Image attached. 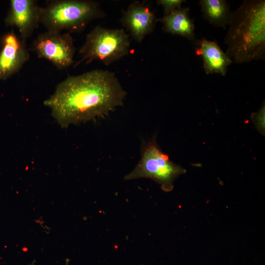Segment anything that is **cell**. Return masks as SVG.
I'll use <instances>...</instances> for the list:
<instances>
[{"instance_id":"6da1fadb","label":"cell","mask_w":265,"mask_h":265,"mask_svg":"<svg viewBox=\"0 0 265 265\" xmlns=\"http://www.w3.org/2000/svg\"><path fill=\"white\" fill-rule=\"evenodd\" d=\"M126 92L115 74L95 69L68 76L44 102L62 126L104 116L124 104Z\"/></svg>"},{"instance_id":"7a4b0ae2","label":"cell","mask_w":265,"mask_h":265,"mask_svg":"<svg viewBox=\"0 0 265 265\" xmlns=\"http://www.w3.org/2000/svg\"><path fill=\"white\" fill-rule=\"evenodd\" d=\"M229 25L224 43L231 60L237 63L265 60V0H244L232 12Z\"/></svg>"},{"instance_id":"3957f363","label":"cell","mask_w":265,"mask_h":265,"mask_svg":"<svg viewBox=\"0 0 265 265\" xmlns=\"http://www.w3.org/2000/svg\"><path fill=\"white\" fill-rule=\"evenodd\" d=\"M105 13L98 2L85 0H52L42 7L40 23L49 31H81Z\"/></svg>"},{"instance_id":"277c9868","label":"cell","mask_w":265,"mask_h":265,"mask_svg":"<svg viewBox=\"0 0 265 265\" xmlns=\"http://www.w3.org/2000/svg\"><path fill=\"white\" fill-rule=\"evenodd\" d=\"M129 35L123 28H106L96 26L86 35L79 53L81 58L75 64H89L93 61L109 65L129 53Z\"/></svg>"},{"instance_id":"5b68a950","label":"cell","mask_w":265,"mask_h":265,"mask_svg":"<svg viewBox=\"0 0 265 265\" xmlns=\"http://www.w3.org/2000/svg\"><path fill=\"white\" fill-rule=\"evenodd\" d=\"M186 172L185 169L172 161L168 155L161 151L155 136L143 144L140 160L124 179L149 178L159 184L163 191L169 192L174 188L175 180Z\"/></svg>"},{"instance_id":"8992f818","label":"cell","mask_w":265,"mask_h":265,"mask_svg":"<svg viewBox=\"0 0 265 265\" xmlns=\"http://www.w3.org/2000/svg\"><path fill=\"white\" fill-rule=\"evenodd\" d=\"M32 47L39 57L47 59L58 69L67 68L74 62L75 47L69 32L47 30L38 35Z\"/></svg>"},{"instance_id":"52a82bcc","label":"cell","mask_w":265,"mask_h":265,"mask_svg":"<svg viewBox=\"0 0 265 265\" xmlns=\"http://www.w3.org/2000/svg\"><path fill=\"white\" fill-rule=\"evenodd\" d=\"M157 19L144 1H135L124 11L120 23L132 37L141 43L145 36L154 30Z\"/></svg>"},{"instance_id":"ba28073f","label":"cell","mask_w":265,"mask_h":265,"mask_svg":"<svg viewBox=\"0 0 265 265\" xmlns=\"http://www.w3.org/2000/svg\"><path fill=\"white\" fill-rule=\"evenodd\" d=\"M42 7L34 0H12L6 22L16 26L20 37L26 40L40 23Z\"/></svg>"},{"instance_id":"9c48e42d","label":"cell","mask_w":265,"mask_h":265,"mask_svg":"<svg viewBox=\"0 0 265 265\" xmlns=\"http://www.w3.org/2000/svg\"><path fill=\"white\" fill-rule=\"evenodd\" d=\"M29 58L26 40L18 37L13 31L7 34L0 52V80L18 72Z\"/></svg>"},{"instance_id":"30bf717a","label":"cell","mask_w":265,"mask_h":265,"mask_svg":"<svg viewBox=\"0 0 265 265\" xmlns=\"http://www.w3.org/2000/svg\"><path fill=\"white\" fill-rule=\"evenodd\" d=\"M198 45L206 74L215 73L224 76L228 67L232 62L231 58L215 42L203 38L199 41Z\"/></svg>"},{"instance_id":"8fae6325","label":"cell","mask_w":265,"mask_h":265,"mask_svg":"<svg viewBox=\"0 0 265 265\" xmlns=\"http://www.w3.org/2000/svg\"><path fill=\"white\" fill-rule=\"evenodd\" d=\"M189 8H180L167 16L157 19L162 24L163 30L183 36L188 40L194 39V25L189 15Z\"/></svg>"},{"instance_id":"7c38bea8","label":"cell","mask_w":265,"mask_h":265,"mask_svg":"<svg viewBox=\"0 0 265 265\" xmlns=\"http://www.w3.org/2000/svg\"><path fill=\"white\" fill-rule=\"evenodd\" d=\"M204 18L212 25L218 27L229 25L232 12L225 0H201L199 1Z\"/></svg>"},{"instance_id":"4fadbf2b","label":"cell","mask_w":265,"mask_h":265,"mask_svg":"<svg viewBox=\"0 0 265 265\" xmlns=\"http://www.w3.org/2000/svg\"><path fill=\"white\" fill-rule=\"evenodd\" d=\"M184 0H158L157 3L163 9L164 16H167L174 10L181 8Z\"/></svg>"},{"instance_id":"5bb4252c","label":"cell","mask_w":265,"mask_h":265,"mask_svg":"<svg viewBox=\"0 0 265 265\" xmlns=\"http://www.w3.org/2000/svg\"><path fill=\"white\" fill-rule=\"evenodd\" d=\"M265 106L264 102L259 111L253 113L251 116L256 127L262 134L265 133Z\"/></svg>"}]
</instances>
